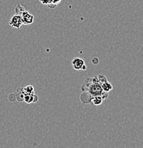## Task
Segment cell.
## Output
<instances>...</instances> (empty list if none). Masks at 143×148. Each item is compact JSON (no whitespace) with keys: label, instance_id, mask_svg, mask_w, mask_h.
I'll list each match as a JSON object with an SVG mask.
<instances>
[{"label":"cell","instance_id":"1","mask_svg":"<svg viewBox=\"0 0 143 148\" xmlns=\"http://www.w3.org/2000/svg\"><path fill=\"white\" fill-rule=\"evenodd\" d=\"M81 90L83 92H88L92 96L101 95L103 91L102 88H101V85L100 83L93 82L91 78H86L81 86Z\"/></svg>","mask_w":143,"mask_h":148},{"label":"cell","instance_id":"2","mask_svg":"<svg viewBox=\"0 0 143 148\" xmlns=\"http://www.w3.org/2000/svg\"><path fill=\"white\" fill-rule=\"evenodd\" d=\"M21 17L23 24H24V25H29V24H33L34 21V16L31 14L27 10H25L21 14Z\"/></svg>","mask_w":143,"mask_h":148},{"label":"cell","instance_id":"3","mask_svg":"<svg viewBox=\"0 0 143 148\" xmlns=\"http://www.w3.org/2000/svg\"><path fill=\"white\" fill-rule=\"evenodd\" d=\"M9 24H10L11 27L19 29L20 27L23 25V22L22 20H21V16L20 15L15 14L14 16H12V18H11Z\"/></svg>","mask_w":143,"mask_h":148},{"label":"cell","instance_id":"4","mask_svg":"<svg viewBox=\"0 0 143 148\" xmlns=\"http://www.w3.org/2000/svg\"><path fill=\"white\" fill-rule=\"evenodd\" d=\"M92 98H93V96H92L88 92L84 91L82 92V94H81V96H80V100H81V103H82L83 104L86 105L91 103Z\"/></svg>","mask_w":143,"mask_h":148},{"label":"cell","instance_id":"5","mask_svg":"<svg viewBox=\"0 0 143 148\" xmlns=\"http://www.w3.org/2000/svg\"><path fill=\"white\" fill-rule=\"evenodd\" d=\"M85 64V61L81 58H75L72 61V65H73V67L75 70L79 71L81 70L83 66Z\"/></svg>","mask_w":143,"mask_h":148},{"label":"cell","instance_id":"6","mask_svg":"<svg viewBox=\"0 0 143 148\" xmlns=\"http://www.w3.org/2000/svg\"><path fill=\"white\" fill-rule=\"evenodd\" d=\"M22 92L24 95H33L34 94V88L29 85V86L22 88Z\"/></svg>","mask_w":143,"mask_h":148},{"label":"cell","instance_id":"7","mask_svg":"<svg viewBox=\"0 0 143 148\" xmlns=\"http://www.w3.org/2000/svg\"><path fill=\"white\" fill-rule=\"evenodd\" d=\"M103 101L104 100L103 99V98L101 95H95V96H93V98H92L91 103H93L95 106H98L102 104Z\"/></svg>","mask_w":143,"mask_h":148},{"label":"cell","instance_id":"8","mask_svg":"<svg viewBox=\"0 0 143 148\" xmlns=\"http://www.w3.org/2000/svg\"><path fill=\"white\" fill-rule=\"evenodd\" d=\"M101 88H102L103 90V91L109 92L113 90V86L110 83H109L108 81H106L105 83H103L101 84Z\"/></svg>","mask_w":143,"mask_h":148},{"label":"cell","instance_id":"9","mask_svg":"<svg viewBox=\"0 0 143 148\" xmlns=\"http://www.w3.org/2000/svg\"><path fill=\"white\" fill-rule=\"evenodd\" d=\"M15 94H16V101H18L19 102L24 101V94L22 92V88H18L17 90H16V92Z\"/></svg>","mask_w":143,"mask_h":148},{"label":"cell","instance_id":"10","mask_svg":"<svg viewBox=\"0 0 143 148\" xmlns=\"http://www.w3.org/2000/svg\"><path fill=\"white\" fill-rule=\"evenodd\" d=\"M25 10L26 9L24 8V6H22L21 4H19V5H17L15 7V14L20 15V16H21V14H22Z\"/></svg>","mask_w":143,"mask_h":148},{"label":"cell","instance_id":"11","mask_svg":"<svg viewBox=\"0 0 143 148\" xmlns=\"http://www.w3.org/2000/svg\"><path fill=\"white\" fill-rule=\"evenodd\" d=\"M33 98H34V94L33 95H24V101L26 102L28 104L33 103Z\"/></svg>","mask_w":143,"mask_h":148},{"label":"cell","instance_id":"12","mask_svg":"<svg viewBox=\"0 0 143 148\" xmlns=\"http://www.w3.org/2000/svg\"><path fill=\"white\" fill-rule=\"evenodd\" d=\"M97 77H98V79L101 84H102L103 83H105L106 81H107V78H106L105 75H102V74H99V75H97Z\"/></svg>","mask_w":143,"mask_h":148},{"label":"cell","instance_id":"13","mask_svg":"<svg viewBox=\"0 0 143 148\" xmlns=\"http://www.w3.org/2000/svg\"><path fill=\"white\" fill-rule=\"evenodd\" d=\"M8 98H9V100H10L11 102H14V101H16V94H15V93L10 94V95H9V96H8Z\"/></svg>","mask_w":143,"mask_h":148},{"label":"cell","instance_id":"14","mask_svg":"<svg viewBox=\"0 0 143 148\" xmlns=\"http://www.w3.org/2000/svg\"><path fill=\"white\" fill-rule=\"evenodd\" d=\"M91 61H92V64L93 65H98L99 64V59H98L97 57H94V58L92 59Z\"/></svg>","mask_w":143,"mask_h":148},{"label":"cell","instance_id":"15","mask_svg":"<svg viewBox=\"0 0 143 148\" xmlns=\"http://www.w3.org/2000/svg\"><path fill=\"white\" fill-rule=\"evenodd\" d=\"M38 97L36 94H34V98H33V103H38Z\"/></svg>","mask_w":143,"mask_h":148},{"label":"cell","instance_id":"16","mask_svg":"<svg viewBox=\"0 0 143 148\" xmlns=\"http://www.w3.org/2000/svg\"><path fill=\"white\" fill-rule=\"evenodd\" d=\"M40 1H41V3H42L43 4H45V5H47V4L49 3V0H39Z\"/></svg>","mask_w":143,"mask_h":148},{"label":"cell","instance_id":"17","mask_svg":"<svg viewBox=\"0 0 143 148\" xmlns=\"http://www.w3.org/2000/svg\"><path fill=\"white\" fill-rule=\"evenodd\" d=\"M86 69H87V66H86V64H84L83 66V67H82V69H81V70H83V71H86Z\"/></svg>","mask_w":143,"mask_h":148}]
</instances>
